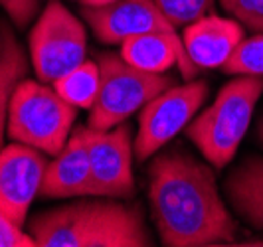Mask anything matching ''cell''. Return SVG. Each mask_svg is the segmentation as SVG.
Wrapping results in <instances>:
<instances>
[{
    "label": "cell",
    "mask_w": 263,
    "mask_h": 247,
    "mask_svg": "<svg viewBox=\"0 0 263 247\" xmlns=\"http://www.w3.org/2000/svg\"><path fill=\"white\" fill-rule=\"evenodd\" d=\"M148 204L162 245H239V223L212 164L182 148L158 150L148 164Z\"/></svg>",
    "instance_id": "1"
},
{
    "label": "cell",
    "mask_w": 263,
    "mask_h": 247,
    "mask_svg": "<svg viewBox=\"0 0 263 247\" xmlns=\"http://www.w3.org/2000/svg\"><path fill=\"white\" fill-rule=\"evenodd\" d=\"M38 247H151L153 235L137 204L79 200L46 210L30 223Z\"/></svg>",
    "instance_id": "2"
},
{
    "label": "cell",
    "mask_w": 263,
    "mask_h": 247,
    "mask_svg": "<svg viewBox=\"0 0 263 247\" xmlns=\"http://www.w3.org/2000/svg\"><path fill=\"white\" fill-rule=\"evenodd\" d=\"M261 95L263 78L234 75L186 127V137L214 168L222 170L234 160Z\"/></svg>",
    "instance_id": "3"
},
{
    "label": "cell",
    "mask_w": 263,
    "mask_h": 247,
    "mask_svg": "<svg viewBox=\"0 0 263 247\" xmlns=\"http://www.w3.org/2000/svg\"><path fill=\"white\" fill-rule=\"evenodd\" d=\"M76 109L52 83L20 79L10 95L6 132L14 143L55 156L69 141Z\"/></svg>",
    "instance_id": "4"
},
{
    "label": "cell",
    "mask_w": 263,
    "mask_h": 247,
    "mask_svg": "<svg viewBox=\"0 0 263 247\" xmlns=\"http://www.w3.org/2000/svg\"><path fill=\"white\" fill-rule=\"evenodd\" d=\"M97 64L101 83L95 103L89 109L87 127L91 129L107 130L125 123L174 83L166 73H151L127 64L121 53H99Z\"/></svg>",
    "instance_id": "5"
},
{
    "label": "cell",
    "mask_w": 263,
    "mask_h": 247,
    "mask_svg": "<svg viewBox=\"0 0 263 247\" xmlns=\"http://www.w3.org/2000/svg\"><path fill=\"white\" fill-rule=\"evenodd\" d=\"M28 44L38 79L53 85L85 62L87 32L60 0H50L32 28Z\"/></svg>",
    "instance_id": "6"
},
{
    "label": "cell",
    "mask_w": 263,
    "mask_h": 247,
    "mask_svg": "<svg viewBox=\"0 0 263 247\" xmlns=\"http://www.w3.org/2000/svg\"><path fill=\"white\" fill-rule=\"evenodd\" d=\"M210 91L208 81L186 79L182 85H171L139 111V130L135 137V156L143 162L162 150L172 139L186 130L196 117Z\"/></svg>",
    "instance_id": "7"
},
{
    "label": "cell",
    "mask_w": 263,
    "mask_h": 247,
    "mask_svg": "<svg viewBox=\"0 0 263 247\" xmlns=\"http://www.w3.org/2000/svg\"><path fill=\"white\" fill-rule=\"evenodd\" d=\"M91 164L89 196L99 198H131L135 194L133 176V141L131 125L125 121L113 129L99 130L81 127Z\"/></svg>",
    "instance_id": "8"
},
{
    "label": "cell",
    "mask_w": 263,
    "mask_h": 247,
    "mask_svg": "<svg viewBox=\"0 0 263 247\" xmlns=\"http://www.w3.org/2000/svg\"><path fill=\"white\" fill-rule=\"evenodd\" d=\"M83 20L101 44H123L141 34H178L155 0H117L107 6H83Z\"/></svg>",
    "instance_id": "9"
},
{
    "label": "cell",
    "mask_w": 263,
    "mask_h": 247,
    "mask_svg": "<svg viewBox=\"0 0 263 247\" xmlns=\"http://www.w3.org/2000/svg\"><path fill=\"white\" fill-rule=\"evenodd\" d=\"M48 160L44 153L22 143L0 148V210L24 225L28 210L40 194Z\"/></svg>",
    "instance_id": "10"
},
{
    "label": "cell",
    "mask_w": 263,
    "mask_h": 247,
    "mask_svg": "<svg viewBox=\"0 0 263 247\" xmlns=\"http://www.w3.org/2000/svg\"><path fill=\"white\" fill-rule=\"evenodd\" d=\"M246 38L243 26L236 18L206 14L184 26L182 44L198 69H220Z\"/></svg>",
    "instance_id": "11"
},
{
    "label": "cell",
    "mask_w": 263,
    "mask_h": 247,
    "mask_svg": "<svg viewBox=\"0 0 263 247\" xmlns=\"http://www.w3.org/2000/svg\"><path fill=\"white\" fill-rule=\"evenodd\" d=\"M89 180H91L89 150L83 130L79 127L69 135V141L55 155L52 162H48L40 196L53 200L89 196Z\"/></svg>",
    "instance_id": "12"
},
{
    "label": "cell",
    "mask_w": 263,
    "mask_h": 247,
    "mask_svg": "<svg viewBox=\"0 0 263 247\" xmlns=\"http://www.w3.org/2000/svg\"><path fill=\"white\" fill-rule=\"evenodd\" d=\"M119 53L127 64L151 73H166L171 67L176 65L182 78L194 79L200 71L188 58L182 38L178 34H141L125 40L121 44Z\"/></svg>",
    "instance_id": "13"
},
{
    "label": "cell",
    "mask_w": 263,
    "mask_h": 247,
    "mask_svg": "<svg viewBox=\"0 0 263 247\" xmlns=\"http://www.w3.org/2000/svg\"><path fill=\"white\" fill-rule=\"evenodd\" d=\"M224 192L232 212L255 230H263V156L250 155L226 176Z\"/></svg>",
    "instance_id": "14"
},
{
    "label": "cell",
    "mask_w": 263,
    "mask_h": 247,
    "mask_svg": "<svg viewBox=\"0 0 263 247\" xmlns=\"http://www.w3.org/2000/svg\"><path fill=\"white\" fill-rule=\"evenodd\" d=\"M0 148L4 139V129L8 125V103L14 87L20 79H24L28 71V60L22 46L14 38L12 30L8 26L0 28Z\"/></svg>",
    "instance_id": "15"
},
{
    "label": "cell",
    "mask_w": 263,
    "mask_h": 247,
    "mask_svg": "<svg viewBox=\"0 0 263 247\" xmlns=\"http://www.w3.org/2000/svg\"><path fill=\"white\" fill-rule=\"evenodd\" d=\"M99 83H101V73H99L97 60L95 62L85 60L76 69H71L64 78L58 79L53 83V87L73 107L91 109V105L95 103V97H97V91H99Z\"/></svg>",
    "instance_id": "16"
},
{
    "label": "cell",
    "mask_w": 263,
    "mask_h": 247,
    "mask_svg": "<svg viewBox=\"0 0 263 247\" xmlns=\"http://www.w3.org/2000/svg\"><path fill=\"white\" fill-rule=\"evenodd\" d=\"M222 71L230 75L263 78V32L241 40V44L232 53L228 64L222 67Z\"/></svg>",
    "instance_id": "17"
},
{
    "label": "cell",
    "mask_w": 263,
    "mask_h": 247,
    "mask_svg": "<svg viewBox=\"0 0 263 247\" xmlns=\"http://www.w3.org/2000/svg\"><path fill=\"white\" fill-rule=\"evenodd\" d=\"M158 8L168 16L176 28L188 26L206 16L214 8V0H155Z\"/></svg>",
    "instance_id": "18"
},
{
    "label": "cell",
    "mask_w": 263,
    "mask_h": 247,
    "mask_svg": "<svg viewBox=\"0 0 263 247\" xmlns=\"http://www.w3.org/2000/svg\"><path fill=\"white\" fill-rule=\"evenodd\" d=\"M222 8L243 28L263 32V0H220Z\"/></svg>",
    "instance_id": "19"
},
{
    "label": "cell",
    "mask_w": 263,
    "mask_h": 247,
    "mask_svg": "<svg viewBox=\"0 0 263 247\" xmlns=\"http://www.w3.org/2000/svg\"><path fill=\"white\" fill-rule=\"evenodd\" d=\"M0 247H38L32 234L22 232V225L0 210Z\"/></svg>",
    "instance_id": "20"
},
{
    "label": "cell",
    "mask_w": 263,
    "mask_h": 247,
    "mask_svg": "<svg viewBox=\"0 0 263 247\" xmlns=\"http://www.w3.org/2000/svg\"><path fill=\"white\" fill-rule=\"evenodd\" d=\"M38 2L40 0H0V6L16 26L24 28L38 10Z\"/></svg>",
    "instance_id": "21"
},
{
    "label": "cell",
    "mask_w": 263,
    "mask_h": 247,
    "mask_svg": "<svg viewBox=\"0 0 263 247\" xmlns=\"http://www.w3.org/2000/svg\"><path fill=\"white\" fill-rule=\"evenodd\" d=\"M79 2H81V6H107L117 0H79Z\"/></svg>",
    "instance_id": "22"
},
{
    "label": "cell",
    "mask_w": 263,
    "mask_h": 247,
    "mask_svg": "<svg viewBox=\"0 0 263 247\" xmlns=\"http://www.w3.org/2000/svg\"><path fill=\"white\" fill-rule=\"evenodd\" d=\"M257 135H259V141L263 143V117L259 119V123H257Z\"/></svg>",
    "instance_id": "23"
},
{
    "label": "cell",
    "mask_w": 263,
    "mask_h": 247,
    "mask_svg": "<svg viewBox=\"0 0 263 247\" xmlns=\"http://www.w3.org/2000/svg\"><path fill=\"white\" fill-rule=\"evenodd\" d=\"M0 48H2V38H0Z\"/></svg>",
    "instance_id": "24"
}]
</instances>
